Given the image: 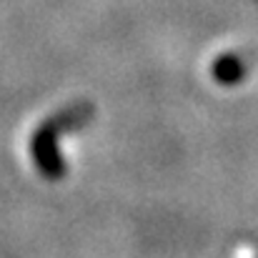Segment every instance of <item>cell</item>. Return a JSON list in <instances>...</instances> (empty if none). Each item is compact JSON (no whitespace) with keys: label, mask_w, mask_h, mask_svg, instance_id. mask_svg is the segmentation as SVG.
<instances>
[{"label":"cell","mask_w":258,"mask_h":258,"mask_svg":"<svg viewBox=\"0 0 258 258\" xmlns=\"http://www.w3.org/2000/svg\"><path fill=\"white\" fill-rule=\"evenodd\" d=\"M211 73H213V78L218 81V83H223V86H233V83H238L243 76H246V66H243V60L238 58V55H218L216 60H213V68H211Z\"/></svg>","instance_id":"2"},{"label":"cell","mask_w":258,"mask_h":258,"mask_svg":"<svg viewBox=\"0 0 258 258\" xmlns=\"http://www.w3.org/2000/svg\"><path fill=\"white\" fill-rule=\"evenodd\" d=\"M90 118H93L90 103H73L38 125V131L30 138V156L35 161V168L45 178H50V180L63 178L66 161L60 153V138L71 131L83 128Z\"/></svg>","instance_id":"1"}]
</instances>
